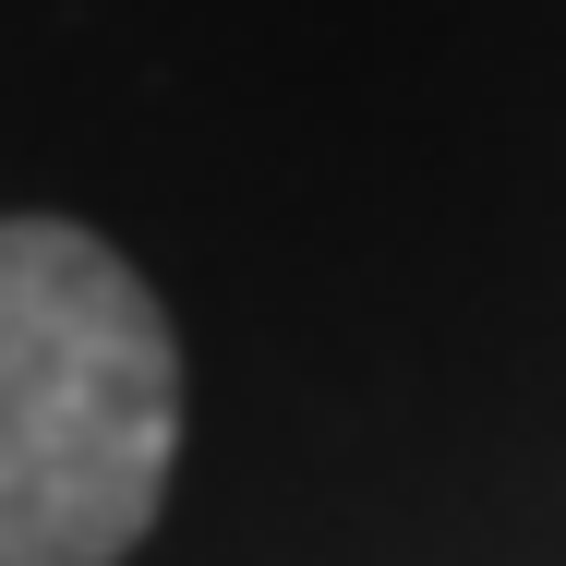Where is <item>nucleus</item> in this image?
Instances as JSON below:
<instances>
[{
	"instance_id": "f257e3e1",
	"label": "nucleus",
	"mask_w": 566,
	"mask_h": 566,
	"mask_svg": "<svg viewBox=\"0 0 566 566\" xmlns=\"http://www.w3.org/2000/svg\"><path fill=\"white\" fill-rule=\"evenodd\" d=\"M181 458V338L73 218H0V566H120Z\"/></svg>"
}]
</instances>
